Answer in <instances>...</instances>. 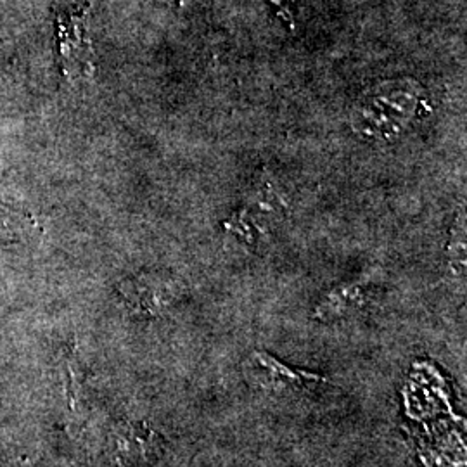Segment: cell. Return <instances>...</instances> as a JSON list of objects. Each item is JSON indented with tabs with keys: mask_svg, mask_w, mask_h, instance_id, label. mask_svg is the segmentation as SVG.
I'll use <instances>...</instances> for the list:
<instances>
[{
	"mask_svg": "<svg viewBox=\"0 0 467 467\" xmlns=\"http://www.w3.org/2000/svg\"><path fill=\"white\" fill-rule=\"evenodd\" d=\"M268 4L279 13L285 21H293V4L295 0H268Z\"/></svg>",
	"mask_w": 467,
	"mask_h": 467,
	"instance_id": "9c48e42d",
	"label": "cell"
},
{
	"mask_svg": "<svg viewBox=\"0 0 467 467\" xmlns=\"http://www.w3.org/2000/svg\"><path fill=\"white\" fill-rule=\"evenodd\" d=\"M165 451V438L146 422H119L108 440L111 467H150Z\"/></svg>",
	"mask_w": 467,
	"mask_h": 467,
	"instance_id": "277c9868",
	"label": "cell"
},
{
	"mask_svg": "<svg viewBox=\"0 0 467 467\" xmlns=\"http://www.w3.org/2000/svg\"><path fill=\"white\" fill-rule=\"evenodd\" d=\"M379 285V270L372 268L327 291L312 312L320 324H331L351 317L368 306Z\"/></svg>",
	"mask_w": 467,
	"mask_h": 467,
	"instance_id": "5b68a950",
	"label": "cell"
},
{
	"mask_svg": "<svg viewBox=\"0 0 467 467\" xmlns=\"http://www.w3.org/2000/svg\"><path fill=\"white\" fill-rule=\"evenodd\" d=\"M244 370L253 383L268 391H301L326 383L322 376L289 368L267 351H253Z\"/></svg>",
	"mask_w": 467,
	"mask_h": 467,
	"instance_id": "8992f818",
	"label": "cell"
},
{
	"mask_svg": "<svg viewBox=\"0 0 467 467\" xmlns=\"http://www.w3.org/2000/svg\"><path fill=\"white\" fill-rule=\"evenodd\" d=\"M449 265L457 275L466 272V212L464 206L457 213L449 237Z\"/></svg>",
	"mask_w": 467,
	"mask_h": 467,
	"instance_id": "ba28073f",
	"label": "cell"
},
{
	"mask_svg": "<svg viewBox=\"0 0 467 467\" xmlns=\"http://www.w3.org/2000/svg\"><path fill=\"white\" fill-rule=\"evenodd\" d=\"M426 104V88L414 78L368 85L351 106V132L368 144L395 142L418 123Z\"/></svg>",
	"mask_w": 467,
	"mask_h": 467,
	"instance_id": "6da1fadb",
	"label": "cell"
},
{
	"mask_svg": "<svg viewBox=\"0 0 467 467\" xmlns=\"http://www.w3.org/2000/svg\"><path fill=\"white\" fill-rule=\"evenodd\" d=\"M61 52L71 80H84L94 71L85 15L61 21Z\"/></svg>",
	"mask_w": 467,
	"mask_h": 467,
	"instance_id": "52a82bcc",
	"label": "cell"
},
{
	"mask_svg": "<svg viewBox=\"0 0 467 467\" xmlns=\"http://www.w3.org/2000/svg\"><path fill=\"white\" fill-rule=\"evenodd\" d=\"M289 213V198L275 177L264 170L237 210L223 222V233L241 248L256 250L283 225Z\"/></svg>",
	"mask_w": 467,
	"mask_h": 467,
	"instance_id": "7a4b0ae2",
	"label": "cell"
},
{
	"mask_svg": "<svg viewBox=\"0 0 467 467\" xmlns=\"http://www.w3.org/2000/svg\"><path fill=\"white\" fill-rule=\"evenodd\" d=\"M118 295L137 317H161L181 301L184 289L167 274L142 272L119 283Z\"/></svg>",
	"mask_w": 467,
	"mask_h": 467,
	"instance_id": "3957f363",
	"label": "cell"
}]
</instances>
